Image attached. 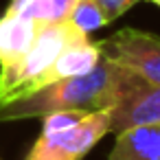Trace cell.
Listing matches in <instances>:
<instances>
[{
  "instance_id": "cell-8",
  "label": "cell",
  "mask_w": 160,
  "mask_h": 160,
  "mask_svg": "<svg viewBox=\"0 0 160 160\" xmlns=\"http://www.w3.org/2000/svg\"><path fill=\"white\" fill-rule=\"evenodd\" d=\"M105 160H160V123L116 134L114 147Z\"/></svg>"
},
{
  "instance_id": "cell-11",
  "label": "cell",
  "mask_w": 160,
  "mask_h": 160,
  "mask_svg": "<svg viewBox=\"0 0 160 160\" xmlns=\"http://www.w3.org/2000/svg\"><path fill=\"white\" fill-rule=\"evenodd\" d=\"M94 2L101 7V11L105 13L108 22H114V20H118L125 11H129L136 2H140V0H94Z\"/></svg>"
},
{
  "instance_id": "cell-9",
  "label": "cell",
  "mask_w": 160,
  "mask_h": 160,
  "mask_svg": "<svg viewBox=\"0 0 160 160\" xmlns=\"http://www.w3.org/2000/svg\"><path fill=\"white\" fill-rule=\"evenodd\" d=\"M77 0H11L7 11L31 18L40 24L66 22Z\"/></svg>"
},
{
  "instance_id": "cell-4",
  "label": "cell",
  "mask_w": 160,
  "mask_h": 160,
  "mask_svg": "<svg viewBox=\"0 0 160 160\" xmlns=\"http://www.w3.org/2000/svg\"><path fill=\"white\" fill-rule=\"evenodd\" d=\"M99 48L105 59L160 86V35L129 27L99 40Z\"/></svg>"
},
{
  "instance_id": "cell-10",
  "label": "cell",
  "mask_w": 160,
  "mask_h": 160,
  "mask_svg": "<svg viewBox=\"0 0 160 160\" xmlns=\"http://www.w3.org/2000/svg\"><path fill=\"white\" fill-rule=\"evenodd\" d=\"M66 22H70L79 33H83L88 38L94 31L103 29L105 24H110L105 13L101 11V7L94 2V0H77V5L72 7V11H70Z\"/></svg>"
},
{
  "instance_id": "cell-6",
  "label": "cell",
  "mask_w": 160,
  "mask_h": 160,
  "mask_svg": "<svg viewBox=\"0 0 160 160\" xmlns=\"http://www.w3.org/2000/svg\"><path fill=\"white\" fill-rule=\"evenodd\" d=\"M101 57L103 55H101L99 42H92L90 38L66 46L57 55V59L48 66V70L38 79L33 92L44 88V86H48V83H55V81H62V79H70V77H81V75L90 72L101 62Z\"/></svg>"
},
{
  "instance_id": "cell-3",
  "label": "cell",
  "mask_w": 160,
  "mask_h": 160,
  "mask_svg": "<svg viewBox=\"0 0 160 160\" xmlns=\"http://www.w3.org/2000/svg\"><path fill=\"white\" fill-rule=\"evenodd\" d=\"M86 38L88 35L79 33L70 22L42 24L31 48L16 64L0 68V103H9L13 99L33 92L38 79L48 70V66L57 59V55L66 46L81 42Z\"/></svg>"
},
{
  "instance_id": "cell-12",
  "label": "cell",
  "mask_w": 160,
  "mask_h": 160,
  "mask_svg": "<svg viewBox=\"0 0 160 160\" xmlns=\"http://www.w3.org/2000/svg\"><path fill=\"white\" fill-rule=\"evenodd\" d=\"M149 2H153V5H158V7H160V0H149Z\"/></svg>"
},
{
  "instance_id": "cell-5",
  "label": "cell",
  "mask_w": 160,
  "mask_h": 160,
  "mask_svg": "<svg viewBox=\"0 0 160 160\" xmlns=\"http://www.w3.org/2000/svg\"><path fill=\"white\" fill-rule=\"evenodd\" d=\"M110 114V134H121L132 127L158 125L160 123V86L132 75L114 105L108 110Z\"/></svg>"
},
{
  "instance_id": "cell-7",
  "label": "cell",
  "mask_w": 160,
  "mask_h": 160,
  "mask_svg": "<svg viewBox=\"0 0 160 160\" xmlns=\"http://www.w3.org/2000/svg\"><path fill=\"white\" fill-rule=\"evenodd\" d=\"M40 22L5 11L0 16V68L16 64L35 42Z\"/></svg>"
},
{
  "instance_id": "cell-1",
  "label": "cell",
  "mask_w": 160,
  "mask_h": 160,
  "mask_svg": "<svg viewBox=\"0 0 160 160\" xmlns=\"http://www.w3.org/2000/svg\"><path fill=\"white\" fill-rule=\"evenodd\" d=\"M134 72L101 57V62L81 77L48 83L27 97L0 103V123L42 118L53 112H97L110 110Z\"/></svg>"
},
{
  "instance_id": "cell-2",
  "label": "cell",
  "mask_w": 160,
  "mask_h": 160,
  "mask_svg": "<svg viewBox=\"0 0 160 160\" xmlns=\"http://www.w3.org/2000/svg\"><path fill=\"white\" fill-rule=\"evenodd\" d=\"M108 134V110L53 112L42 116V132L24 160H83Z\"/></svg>"
}]
</instances>
